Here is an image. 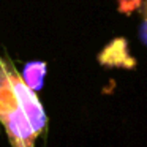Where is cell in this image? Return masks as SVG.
Segmentation results:
<instances>
[{"label": "cell", "instance_id": "1", "mask_svg": "<svg viewBox=\"0 0 147 147\" xmlns=\"http://www.w3.org/2000/svg\"><path fill=\"white\" fill-rule=\"evenodd\" d=\"M0 119L18 147H32L36 134L13 95L10 74L3 71H0Z\"/></svg>", "mask_w": 147, "mask_h": 147}, {"label": "cell", "instance_id": "2", "mask_svg": "<svg viewBox=\"0 0 147 147\" xmlns=\"http://www.w3.org/2000/svg\"><path fill=\"white\" fill-rule=\"evenodd\" d=\"M10 84H11V90H13V95L16 98L18 105H19L21 111L24 112L27 120L30 122L35 134H38L46 125V114L43 111L40 100L35 95L36 92L29 89L24 84V81L16 78L14 74H10Z\"/></svg>", "mask_w": 147, "mask_h": 147}, {"label": "cell", "instance_id": "3", "mask_svg": "<svg viewBox=\"0 0 147 147\" xmlns=\"http://www.w3.org/2000/svg\"><path fill=\"white\" fill-rule=\"evenodd\" d=\"M45 76H46V63L45 62H27L24 65L22 78L21 79L33 92H40L43 89Z\"/></svg>", "mask_w": 147, "mask_h": 147}, {"label": "cell", "instance_id": "4", "mask_svg": "<svg viewBox=\"0 0 147 147\" xmlns=\"http://www.w3.org/2000/svg\"><path fill=\"white\" fill-rule=\"evenodd\" d=\"M141 38H142V41L147 45V19L144 21V24H142V29H141Z\"/></svg>", "mask_w": 147, "mask_h": 147}]
</instances>
